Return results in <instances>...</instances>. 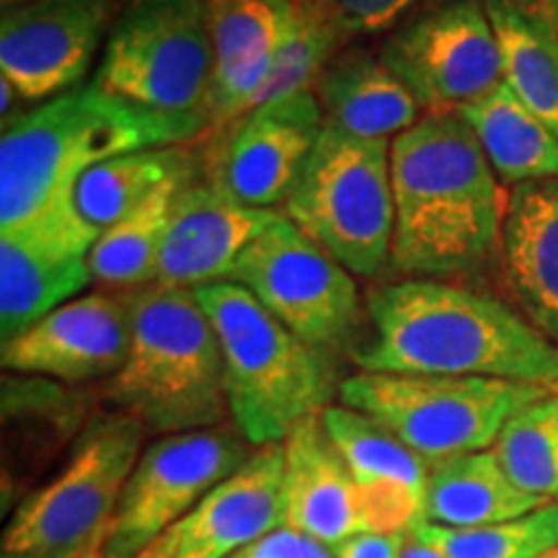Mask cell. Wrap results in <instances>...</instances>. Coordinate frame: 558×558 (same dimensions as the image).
Returning a JSON list of instances; mask_svg holds the SVG:
<instances>
[{
  "label": "cell",
  "instance_id": "7402d4cb",
  "mask_svg": "<svg viewBox=\"0 0 558 558\" xmlns=\"http://www.w3.org/2000/svg\"><path fill=\"white\" fill-rule=\"evenodd\" d=\"M284 525L329 548L367 533L349 469L320 416L284 437Z\"/></svg>",
  "mask_w": 558,
  "mask_h": 558
},
{
  "label": "cell",
  "instance_id": "6da1fadb",
  "mask_svg": "<svg viewBox=\"0 0 558 558\" xmlns=\"http://www.w3.org/2000/svg\"><path fill=\"white\" fill-rule=\"evenodd\" d=\"M360 373L497 378L558 390V347L514 305L445 279H399L365 295Z\"/></svg>",
  "mask_w": 558,
  "mask_h": 558
},
{
  "label": "cell",
  "instance_id": "44dd1931",
  "mask_svg": "<svg viewBox=\"0 0 558 558\" xmlns=\"http://www.w3.org/2000/svg\"><path fill=\"white\" fill-rule=\"evenodd\" d=\"M499 267L514 308L558 347V179L509 186Z\"/></svg>",
  "mask_w": 558,
  "mask_h": 558
},
{
  "label": "cell",
  "instance_id": "ac0fdd59",
  "mask_svg": "<svg viewBox=\"0 0 558 558\" xmlns=\"http://www.w3.org/2000/svg\"><path fill=\"white\" fill-rule=\"evenodd\" d=\"M320 422L357 488L367 533H411L424 522L429 460L403 445L375 418L344 403L326 409Z\"/></svg>",
  "mask_w": 558,
  "mask_h": 558
},
{
  "label": "cell",
  "instance_id": "d4e9b609",
  "mask_svg": "<svg viewBox=\"0 0 558 558\" xmlns=\"http://www.w3.org/2000/svg\"><path fill=\"white\" fill-rule=\"evenodd\" d=\"M473 130L501 184L558 179V137L505 81L481 99L456 109Z\"/></svg>",
  "mask_w": 558,
  "mask_h": 558
},
{
  "label": "cell",
  "instance_id": "7a4b0ae2",
  "mask_svg": "<svg viewBox=\"0 0 558 558\" xmlns=\"http://www.w3.org/2000/svg\"><path fill=\"white\" fill-rule=\"evenodd\" d=\"M399 279H471L499 262L507 194L456 111L424 114L390 140Z\"/></svg>",
  "mask_w": 558,
  "mask_h": 558
},
{
  "label": "cell",
  "instance_id": "836d02e7",
  "mask_svg": "<svg viewBox=\"0 0 558 558\" xmlns=\"http://www.w3.org/2000/svg\"><path fill=\"white\" fill-rule=\"evenodd\" d=\"M411 533H360L333 548L337 558H403Z\"/></svg>",
  "mask_w": 558,
  "mask_h": 558
},
{
  "label": "cell",
  "instance_id": "3957f363",
  "mask_svg": "<svg viewBox=\"0 0 558 558\" xmlns=\"http://www.w3.org/2000/svg\"><path fill=\"white\" fill-rule=\"evenodd\" d=\"M207 120L169 117L111 96L94 81L37 104L0 140V228L47 209L73 207L75 186L101 160L122 153L186 145Z\"/></svg>",
  "mask_w": 558,
  "mask_h": 558
},
{
  "label": "cell",
  "instance_id": "277c9868",
  "mask_svg": "<svg viewBox=\"0 0 558 558\" xmlns=\"http://www.w3.org/2000/svg\"><path fill=\"white\" fill-rule=\"evenodd\" d=\"M128 303L130 354L101 388L109 409L158 437L222 427L230 418L226 367L194 290L150 282L130 290Z\"/></svg>",
  "mask_w": 558,
  "mask_h": 558
},
{
  "label": "cell",
  "instance_id": "d6a6232c",
  "mask_svg": "<svg viewBox=\"0 0 558 558\" xmlns=\"http://www.w3.org/2000/svg\"><path fill=\"white\" fill-rule=\"evenodd\" d=\"M230 558H337V554L311 535L282 525Z\"/></svg>",
  "mask_w": 558,
  "mask_h": 558
},
{
  "label": "cell",
  "instance_id": "9a60e30c",
  "mask_svg": "<svg viewBox=\"0 0 558 558\" xmlns=\"http://www.w3.org/2000/svg\"><path fill=\"white\" fill-rule=\"evenodd\" d=\"M99 230L78 207L47 209L0 228V339L11 341L94 282L88 254Z\"/></svg>",
  "mask_w": 558,
  "mask_h": 558
},
{
  "label": "cell",
  "instance_id": "7c38bea8",
  "mask_svg": "<svg viewBox=\"0 0 558 558\" xmlns=\"http://www.w3.org/2000/svg\"><path fill=\"white\" fill-rule=\"evenodd\" d=\"M380 60L424 114L456 111L505 81L497 32L484 0H450L390 32Z\"/></svg>",
  "mask_w": 558,
  "mask_h": 558
},
{
  "label": "cell",
  "instance_id": "ba28073f",
  "mask_svg": "<svg viewBox=\"0 0 558 558\" xmlns=\"http://www.w3.org/2000/svg\"><path fill=\"white\" fill-rule=\"evenodd\" d=\"M554 393L550 388L497 378L354 373L339 401L393 432L429 463L497 445L514 414Z\"/></svg>",
  "mask_w": 558,
  "mask_h": 558
},
{
  "label": "cell",
  "instance_id": "d6986e66",
  "mask_svg": "<svg viewBox=\"0 0 558 558\" xmlns=\"http://www.w3.org/2000/svg\"><path fill=\"white\" fill-rule=\"evenodd\" d=\"M279 215L282 209L241 205L205 179L192 181L173 205L156 282L186 290L226 282L246 248Z\"/></svg>",
  "mask_w": 558,
  "mask_h": 558
},
{
  "label": "cell",
  "instance_id": "484cf974",
  "mask_svg": "<svg viewBox=\"0 0 558 558\" xmlns=\"http://www.w3.org/2000/svg\"><path fill=\"white\" fill-rule=\"evenodd\" d=\"M202 177L197 145H166L101 160L75 186V207L94 230H107L177 179Z\"/></svg>",
  "mask_w": 558,
  "mask_h": 558
},
{
  "label": "cell",
  "instance_id": "52a82bcc",
  "mask_svg": "<svg viewBox=\"0 0 558 558\" xmlns=\"http://www.w3.org/2000/svg\"><path fill=\"white\" fill-rule=\"evenodd\" d=\"M279 209L347 271L375 279L393 248L390 140L354 137L326 124Z\"/></svg>",
  "mask_w": 558,
  "mask_h": 558
},
{
  "label": "cell",
  "instance_id": "cb8c5ba5",
  "mask_svg": "<svg viewBox=\"0 0 558 558\" xmlns=\"http://www.w3.org/2000/svg\"><path fill=\"white\" fill-rule=\"evenodd\" d=\"M546 499L509 478L494 450L469 452L432 463L424 522L442 527H484L533 512Z\"/></svg>",
  "mask_w": 558,
  "mask_h": 558
},
{
  "label": "cell",
  "instance_id": "30bf717a",
  "mask_svg": "<svg viewBox=\"0 0 558 558\" xmlns=\"http://www.w3.org/2000/svg\"><path fill=\"white\" fill-rule=\"evenodd\" d=\"M226 282L246 288L305 344L339 357L360 344L367 318L357 277L284 215L246 248Z\"/></svg>",
  "mask_w": 558,
  "mask_h": 558
},
{
  "label": "cell",
  "instance_id": "83f0119b",
  "mask_svg": "<svg viewBox=\"0 0 558 558\" xmlns=\"http://www.w3.org/2000/svg\"><path fill=\"white\" fill-rule=\"evenodd\" d=\"M202 179V177H199ZM197 179H177L124 215L120 222L101 230L88 254L90 277L107 290L130 292L156 282L160 251L169 233L179 192Z\"/></svg>",
  "mask_w": 558,
  "mask_h": 558
},
{
  "label": "cell",
  "instance_id": "4dcf8cb0",
  "mask_svg": "<svg viewBox=\"0 0 558 558\" xmlns=\"http://www.w3.org/2000/svg\"><path fill=\"white\" fill-rule=\"evenodd\" d=\"M341 41L344 37L333 26L324 5H295L282 45L277 50L275 65H271L262 94L256 96L254 109L313 90V83L326 62L339 52Z\"/></svg>",
  "mask_w": 558,
  "mask_h": 558
},
{
  "label": "cell",
  "instance_id": "8992f818",
  "mask_svg": "<svg viewBox=\"0 0 558 558\" xmlns=\"http://www.w3.org/2000/svg\"><path fill=\"white\" fill-rule=\"evenodd\" d=\"M145 435L122 411L90 418L65 469L16 507L3 533V558L99 556Z\"/></svg>",
  "mask_w": 558,
  "mask_h": 558
},
{
  "label": "cell",
  "instance_id": "603a6c76",
  "mask_svg": "<svg viewBox=\"0 0 558 558\" xmlns=\"http://www.w3.org/2000/svg\"><path fill=\"white\" fill-rule=\"evenodd\" d=\"M324 120L347 135L393 140L422 120V107L380 54L339 50L313 83Z\"/></svg>",
  "mask_w": 558,
  "mask_h": 558
},
{
  "label": "cell",
  "instance_id": "60d3db41",
  "mask_svg": "<svg viewBox=\"0 0 558 558\" xmlns=\"http://www.w3.org/2000/svg\"><path fill=\"white\" fill-rule=\"evenodd\" d=\"M94 558H101V556H94ZM137 558H140V556H137Z\"/></svg>",
  "mask_w": 558,
  "mask_h": 558
},
{
  "label": "cell",
  "instance_id": "8d00e7d4",
  "mask_svg": "<svg viewBox=\"0 0 558 558\" xmlns=\"http://www.w3.org/2000/svg\"><path fill=\"white\" fill-rule=\"evenodd\" d=\"M530 3H533L541 16L558 32V0H530Z\"/></svg>",
  "mask_w": 558,
  "mask_h": 558
},
{
  "label": "cell",
  "instance_id": "f35d334b",
  "mask_svg": "<svg viewBox=\"0 0 558 558\" xmlns=\"http://www.w3.org/2000/svg\"><path fill=\"white\" fill-rule=\"evenodd\" d=\"M0 3H3V9H11V5H19V3H24V0H0Z\"/></svg>",
  "mask_w": 558,
  "mask_h": 558
},
{
  "label": "cell",
  "instance_id": "5bb4252c",
  "mask_svg": "<svg viewBox=\"0 0 558 558\" xmlns=\"http://www.w3.org/2000/svg\"><path fill=\"white\" fill-rule=\"evenodd\" d=\"M132 0H24L0 19V78L26 104L86 83Z\"/></svg>",
  "mask_w": 558,
  "mask_h": 558
},
{
  "label": "cell",
  "instance_id": "4316f807",
  "mask_svg": "<svg viewBox=\"0 0 558 558\" xmlns=\"http://www.w3.org/2000/svg\"><path fill=\"white\" fill-rule=\"evenodd\" d=\"M497 32L505 83L558 137V32L530 0H484Z\"/></svg>",
  "mask_w": 558,
  "mask_h": 558
},
{
  "label": "cell",
  "instance_id": "74e56055",
  "mask_svg": "<svg viewBox=\"0 0 558 558\" xmlns=\"http://www.w3.org/2000/svg\"><path fill=\"white\" fill-rule=\"evenodd\" d=\"M292 3L295 5H324L326 9V5H329V0H292Z\"/></svg>",
  "mask_w": 558,
  "mask_h": 558
},
{
  "label": "cell",
  "instance_id": "ffe728a7",
  "mask_svg": "<svg viewBox=\"0 0 558 558\" xmlns=\"http://www.w3.org/2000/svg\"><path fill=\"white\" fill-rule=\"evenodd\" d=\"M292 9V0H209L215 70L205 107L207 132L228 128L254 109Z\"/></svg>",
  "mask_w": 558,
  "mask_h": 558
},
{
  "label": "cell",
  "instance_id": "8fae6325",
  "mask_svg": "<svg viewBox=\"0 0 558 558\" xmlns=\"http://www.w3.org/2000/svg\"><path fill=\"white\" fill-rule=\"evenodd\" d=\"M251 458L235 427L163 435L145 445L107 530L101 558H137Z\"/></svg>",
  "mask_w": 558,
  "mask_h": 558
},
{
  "label": "cell",
  "instance_id": "ab89813d",
  "mask_svg": "<svg viewBox=\"0 0 558 558\" xmlns=\"http://www.w3.org/2000/svg\"><path fill=\"white\" fill-rule=\"evenodd\" d=\"M546 558H558V548H556V550H554V554H548V556H546Z\"/></svg>",
  "mask_w": 558,
  "mask_h": 558
},
{
  "label": "cell",
  "instance_id": "e0dca14e",
  "mask_svg": "<svg viewBox=\"0 0 558 558\" xmlns=\"http://www.w3.org/2000/svg\"><path fill=\"white\" fill-rule=\"evenodd\" d=\"M284 525V448H254L186 518L140 558H230Z\"/></svg>",
  "mask_w": 558,
  "mask_h": 558
},
{
  "label": "cell",
  "instance_id": "f546056e",
  "mask_svg": "<svg viewBox=\"0 0 558 558\" xmlns=\"http://www.w3.org/2000/svg\"><path fill=\"white\" fill-rule=\"evenodd\" d=\"M492 450L520 488L558 501V390L509 418Z\"/></svg>",
  "mask_w": 558,
  "mask_h": 558
},
{
  "label": "cell",
  "instance_id": "f1b7e54d",
  "mask_svg": "<svg viewBox=\"0 0 558 558\" xmlns=\"http://www.w3.org/2000/svg\"><path fill=\"white\" fill-rule=\"evenodd\" d=\"M445 558H546L558 548V501L522 518L484 527H442L418 522L411 530Z\"/></svg>",
  "mask_w": 558,
  "mask_h": 558
},
{
  "label": "cell",
  "instance_id": "5b68a950",
  "mask_svg": "<svg viewBox=\"0 0 558 558\" xmlns=\"http://www.w3.org/2000/svg\"><path fill=\"white\" fill-rule=\"evenodd\" d=\"M220 341L230 422L251 448L279 445L333 407L337 357L305 344L246 288L213 282L194 290Z\"/></svg>",
  "mask_w": 558,
  "mask_h": 558
},
{
  "label": "cell",
  "instance_id": "d590c367",
  "mask_svg": "<svg viewBox=\"0 0 558 558\" xmlns=\"http://www.w3.org/2000/svg\"><path fill=\"white\" fill-rule=\"evenodd\" d=\"M403 558H445L437 548H432L429 543L418 541L416 535H409L407 548H403Z\"/></svg>",
  "mask_w": 558,
  "mask_h": 558
},
{
  "label": "cell",
  "instance_id": "4fadbf2b",
  "mask_svg": "<svg viewBox=\"0 0 558 558\" xmlns=\"http://www.w3.org/2000/svg\"><path fill=\"white\" fill-rule=\"evenodd\" d=\"M326 128L313 90L251 109L202 143V179L241 205L277 209Z\"/></svg>",
  "mask_w": 558,
  "mask_h": 558
},
{
  "label": "cell",
  "instance_id": "9c48e42d",
  "mask_svg": "<svg viewBox=\"0 0 558 558\" xmlns=\"http://www.w3.org/2000/svg\"><path fill=\"white\" fill-rule=\"evenodd\" d=\"M213 70L209 0H132L90 81L137 107L207 120Z\"/></svg>",
  "mask_w": 558,
  "mask_h": 558
},
{
  "label": "cell",
  "instance_id": "e575fe53",
  "mask_svg": "<svg viewBox=\"0 0 558 558\" xmlns=\"http://www.w3.org/2000/svg\"><path fill=\"white\" fill-rule=\"evenodd\" d=\"M21 101L24 99H21L19 90L13 88L5 78H0V117H3V130L19 120L16 107Z\"/></svg>",
  "mask_w": 558,
  "mask_h": 558
},
{
  "label": "cell",
  "instance_id": "1f68e13d",
  "mask_svg": "<svg viewBox=\"0 0 558 558\" xmlns=\"http://www.w3.org/2000/svg\"><path fill=\"white\" fill-rule=\"evenodd\" d=\"M416 0H329L326 11L344 39L386 32Z\"/></svg>",
  "mask_w": 558,
  "mask_h": 558
},
{
  "label": "cell",
  "instance_id": "2e32d148",
  "mask_svg": "<svg viewBox=\"0 0 558 558\" xmlns=\"http://www.w3.org/2000/svg\"><path fill=\"white\" fill-rule=\"evenodd\" d=\"M128 292L90 290L54 308L32 329L0 347L5 373L81 386L107 383L130 354Z\"/></svg>",
  "mask_w": 558,
  "mask_h": 558
}]
</instances>
